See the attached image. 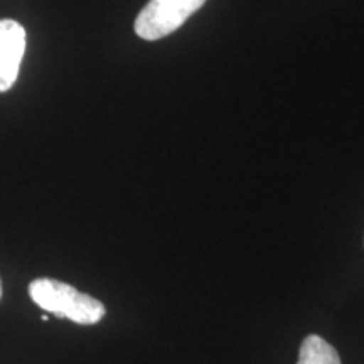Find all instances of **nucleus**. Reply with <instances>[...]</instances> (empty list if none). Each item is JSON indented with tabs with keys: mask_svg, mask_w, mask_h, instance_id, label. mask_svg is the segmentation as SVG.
<instances>
[{
	"mask_svg": "<svg viewBox=\"0 0 364 364\" xmlns=\"http://www.w3.org/2000/svg\"><path fill=\"white\" fill-rule=\"evenodd\" d=\"M206 0H150L135 19L140 39L157 41L179 29Z\"/></svg>",
	"mask_w": 364,
	"mask_h": 364,
	"instance_id": "obj_2",
	"label": "nucleus"
},
{
	"mask_svg": "<svg viewBox=\"0 0 364 364\" xmlns=\"http://www.w3.org/2000/svg\"><path fill=\"white\" fill-rule=\"evenodd\" d=\"M26 51V31L16 21H0V93L11 90Z\"/></svg>",
	"mask_w": 364,
	"mask_h": 364,
	"instance_id": "obj_3",
	"label": "nucleus"
},
{
	"mask_svg": "<svg viewBox=\"0 0 364 364\" xmlns=\"http://www.w3.org/2000/svg\"><path fill=\"white\" fill-rule=\"evenodd\" d=\"M297 364H343L339 353L321 336L311 334L302 341Z\"/></svg>",
	"mask_w": 364,
	"mask_h": 364,
	"instance_id": "obj_4",
	"label": "nucleus"
},
{
	"mask_svg": "<svg viewBox=\"0 0 364 364\" xmlns=\"http://www.w3.org/2000/svg\"><path fill=\"white\" fill-rule=\"evenodd\" d=\"M0 299H2V280H0Z\"/></svg>",
	"mask_w": 364,
	"mask_h": 364,
	"instance_id": "obj_5",
	"label": "nucleus"
},
{
	"mask_svg": "<svg viewBox=\"0 0 364 364\" xmlns=\"http://www.w3.org/2000/svg\"><path fill=\"white\" fill-rule=\"evenodd\" d=\"M29 295L36 306L59 318H70L80 326L98 324L107 314L103 302L78 289L54 279H36L29 284Z\"/></svg>",
	"mask_w": 364,
	"mask_h": 364,
	"instance_id": "obj_1",
	"label": "nucleus"
}]
</instances>
